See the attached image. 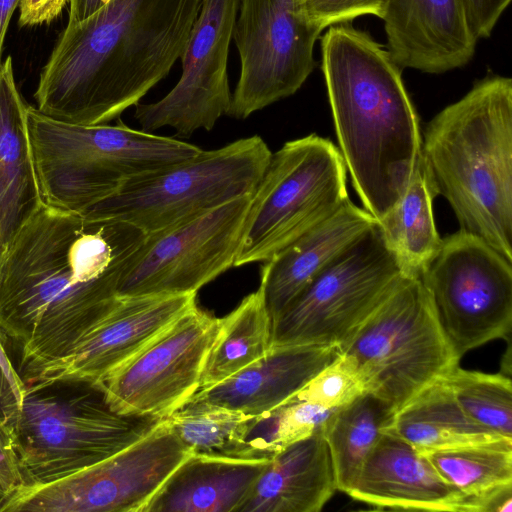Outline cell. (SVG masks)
Returning <instances> with one entry per match:
<instances>
[{
	"label": "cell",
	"instance_id": "obj_3",
	"mask_svg": "<svg viewBox=\"0 0 512 512\" xmlns=\"http://www.w3.org/2000/svg\"><path fill=\"white\" fill-rule=\"evenodd\" d=\"M321 56L339 150L364 209L379 222L421 162L417 112L400 66L368 33L332 25Z\"/></svg>",
	"mask_w": 512,
	"mask_h": 512
},
{
	"label": "cell",
	"instance_id": "obj_27",
	"mask_svg": "<svg viewBox=\"0 0 512 512\" xmlns=\"http://www.w3.org/2000/svg\"><path fill=\"white\" fill-rule=\"evenodd\" d=\"M271 326L259 287L230 314L220 319L198 391L224 381L264 356L270 350Z\"/></svg>",
	"mask_w": 512,
	"mask_h": 512
},
{
	"label": "cell",
	"instance_id": "obj_34",
	"mask_svg": "<svg viewBox=\"0 0 512 512\" xmlns=\"http://www.w3.org/2000/svg\"><path fill=\"white\" fill-rule=\"evenodd\" d=\"M331 410L306 401H289L276 408V442L280 450L311 435Z\"/></svg>",
	"mask_w": 512,
	"mask_h": 512
},
{
	"label": "cell",
	"instance_id": "obj_35",
	"mask_svg": "<svg viewBox=\"0 0 512 512\" xmlns=\"http://www.w3.org/2000/svg\"><path fill=\"white\" fill-rule=\"evenodd\" d=\"M469 28L477 40L491 35L511 0H461Z\"/></svg>",
	"mask_w": 512,
	"mask_h": 512
},
{
	"label": "cell",
	"instance_id": "obj_5",
	"mask_svg": "<svg viewBox=\"0 0 512 512\" xmlns=\"http://www.w3.org/2000/svg\"><path fill=\"white\" fill-rule=\"evenodd\" d=\"M163 419L116 411L99 383H26L15 430L23 486L50 483L90 467L140 440Z\"/></svg>",
	"mask_w": 512,
	"mask_h": 512
},
{
	"label": "cell",
	"instance_id": "obj_18",
	"mask_svg": "<svg viewBox=\"0 0 512 512\" xmlns=\"http://www.w3.org/2000/svg\"><path fill=\"white\" fill-rule=\"evenodd\" d=\"M347 494L382 508L471 512L468 498L445 482L421 452L387 428Z\"/></svg>",
	"mask_w": 512,
	"mask_h": 512
},
{
	"label": "cell",
	"instance_id": "obj_37",
	"mask_svg": "<svg viewBox=\"0 0 512 512\" xmlns=\"http://www.w3.org/2000/svg\"><path fill=\"white\" fill-rule=\"evenodd\" d=\"M0 368L9 380L21 405L26 391V384L18 374L3 337L0 335Z\"/></svg>",
	"mask_w": 512,
	"mask_h": 512
},
{
	"label": "cell",
	"instance_id": "obj_1",
	"mask_svg": "<svg viewBox=\"0 0 512 512\" xmlns=\"http://www.w3.org/2000/svg\"><path fill=\"white\" fill-rule=\"evenodd\" d=\"M147 234L134 225L42 204L0 262V335L29 381L120 301Z\"/></svg>",
	"mask_w": 512,
	"mask_h": 512
},
{
	"label": "cell",
	"instance_id": "obj_36",
	"mask_svg": "<svg viewBox=\"0 0 512 512\" xmlns=\"http://www.w3.org/2000/svg\"><path fill=\"white\" fill-rule=\"evenodd\" d=\"M70 0H21V26H34L54 20Z\"/></svg>",
	"mask_w": 512,
	"mask_h": 512
},
{
	"label": "cell",
	"instance_id": "obj_26",
	"mask_svg": "<svg viewBox=\"0 0 512 512\" xmlns=\"http://www.w3.org/2000/svg\"><path fill=\"white\" fill-rule=\"evenodd\" d=\"M392 415L393 412L369 392L329 412L321 427L337 490L347 494L352 489Z\"/></svg>",
	"mask_w": 512,
	"mask_h": 512
},
{
	"label": "cell",
	"instance_id": "obj_32",
	"mask_svg": "<svg viewBox=\"0 0 512 512\" xmlns=\"http://www.w3.org/2000/svg\"><path fill=\"white\" fill-rule=\"evenodd\" d=\"M20 410L21 403L0 368V489L7 498L23 486L15 453V430Z\"/></svg>",
	"mask_w": 512,
	"mask_h": 512
},
{
	"label": "cell",
	"instance_id": "obj_10",
	"mask_svg": "<svg viewBox=\"0 0 512 512\" xmlns=\"http://www.w3.org/2000/svg\"><path fill=\"white\" fill-rule=\"evenodd\" d=\"M420 277L459 358L510 335L511 262L482 239L462 230L443 238Z\"/></svg>",
	"mask_w": 512,
	"mask_h": 512
},
{
	"label": "cell",
	"instance_id": "obj_13",
	"mask_svg": "<svg viewBox=\"0 0 512 512\" xmlns=\"http://www.w3.org/2000/svg\"><path fill=\"white\" fill-rule=\"evenodd\" d=\"M250 198L147 235L119 283L118 297L197 293L234 267Z\"/></svg>",
	"mask_w": 512,
	"mask_h": 512
},
{
	"label": "cell",
	"instance_id": "obj_41",
	"mask_svg": "<svg viewBox=\"0 0 512 512\" xmlns=\"http://www.w3.org/2000/svg\"><path fill=\"white\" fill-rule=\"evenodd\" d=\"M4 252H5V247H4L3 243H2L1 236H0V262H1V259H2L3 255H4Z\"/></svg>",
	"mask_w": 512,
	"mask_h": 512
},
{
	"label": "cell",
	"instance_id": "obj_28",
	"mask_svg": "<svg viewBox=\"0 0 512 512\" xmlns=\"http://www.w3.org/2000/svg\"><path fill=\"white\" fill-rule=\"evenodd\" d=\"M253 415L186 403L166 421L190 454L254 460L250 445Z\"/></svg>",
	"mask_w": 512,
	"mask_h": 512
},
{
	"label": "cell",
	"instance_id": "obj_6",
	"mask_svg": "<svg viewBox=\"0 0 512 512\" xmlns=\"http://www.w3.org/2000/svg\"><path fill=\"white\" fill-rule=\"evenodd\" d=\"M271 153L258 135L201 150L190 159L124 179L114 193L83 213L154 234L250 196Z\"/></svg>",
	"mask_w": 512,
	"mask_h": 512
},
{
	"label": "cell",
	"instance_id": "obj_24",
	"mask_svg": "<svg viewBox=\"0 0 512 512\" xmlns=\"http://www.w3.org/2000/svg\"><path fill=\"white\" fill-rule=\"evenodd\" d=\"M386 428L420 452L504 438L471 420L443 378L394 412Z\"/></svg>",
	"mask_w": 512,
	"mask_h": 512
},
{
	"label": "cell",
	"instance_id": "obj_20",
	"mask_svg": "<svg viewBox=\"0 0 512 512\" xmlns=\"http://www.w3.org/2000/svg\"><path fill=\"white\" fill-rule=\"evenodd\" d=\"M377 223L349 199L262 265L260 288L271 323L336 257Z\"/></svg>",
	"mask_w": 512,
	"mask_h": 512
},
{
	"label": "cell",
	"instance_id": "obj_21",
	"mask_svg": "<svg viewBox=\"0 0 512 512\" xmlns=\"http://www.w3.org/2000/svg\"><path fill=\"white\" fill-rule=\"evenodd\" d=\"M336 490L332 461L320 426L268 461L238 512H319Z\"/></svg>",
	"mask_w": 512,
	"mask_h": 512
},
{
	"label": "cell",
	"instance_id": "obj_33",
	"mask_svg": "<svg viewBox=\"0 0 512 512\" xmlns=\"http://www.w3.org/2000/svg\"><path fill=\"white\" fill-rule=\"evenodd\" d=\"M302 17L320 31L357 17L373 15L382 19L387 0H294Z\"/></svg>",
	"mask_w": 512,
	"mask_h": 512
},
{
	"label": "cell",
	"instance_id": "obj_40",
	"mask_svg": "<svg viewBox=\"0 0 512 512\" xmlns=\"http://www.w3.org/2000/svg\"><path fill=\"white\" fill-rule=\"evenodd\" d=\"M7 499V496L5 495V493L0 489V508L2 506V504L5 502V500Z\"/></svg>",
	"mask_w": 512,
	"mask_h": 512
},
{
	"label": "cell",
	"instance_id": "obj_14",
	"mask_svg": "<svg viewBox=\"0 0 512 512\" xmlns=\"http://www.w3.org/2000/svg\"><path fill=\"white\" fill-rule=\"evenodd\" d=\"M220 319L197 305L135 357L98 382L123 414L166 418L198 391Z\"/></svg>",
	"mask_w": 512,
	"mask_h": 512
},
{
	"label": "cell",
	"instance_id": "obj_8",
	"mask_svg": "<svg viewBox=\"0 0 512 512\" xmlns=\"http://www.w3.org/2000/svg\"><path fill=\"white\" fill-rule=\"evenodd\" d=\"M340 150L315 134L271 156L251 194L234 267L270 260L349 198Z\"/></svg>",
	"mask_w": 512,
	"mask_h": 512
},
{
	"label": "cell",
	"instance_id": "obj_7",
	"mask_svg": "<svg viewBox=\"0 0 512 512\" xmlns=\"http://www.w3.org/2000/svg\"><path fill=\"white\" fill-rule=\"evenodd\" d=\"M338 352L354 360L367 392L393 413L460 360L420 276L404 277Z\"/></svg>",
	"mask_w": 512,
	"mask_h": 512
},
{
	"label": "cell",
	"instance_id": "obj_11",
	"mask_svg": "<svg viewBox=\"0 0 512 512\" xmlns=\"http://www.w3.org/2000/svg\"><path fill=\"white\" fill-rule=\"evenodd\" d=\"M189 454L164 418L140 440L90 467L20 487L0 512H142Z\"/></svg>",
	"mask_w": 512,
	"mask_h": 512
},
{
	"label": "cell",
	"instance_id": "obj_29",
	"mask_svg": "<svg viewBox=\"0 0 512 512\" xmlns=\"http://www.w3.org/2000/svg\"><path fill=\"white\" fill-rule=\"evenodd\" d=\"M420 452V451H419ZM449 485L472 500L512 484V439L421 451Z\"/></svg>",
	"mask_w": 512,
	"mask_h": 512
},
{
	"label": "cell",
	"instance_id": "obj_31",
	"mask_svg": "<svg viewBox=\"0 0 512 512\" xmlns=\"http://www.w3.org/2000/svg\"><path fill=\"white\" fill-rule=\"evenodd\" d=\"M366 392V382L354 360L338 352V355L289 401H306L327 410H334Z\"/></svg>",
	"mask_w": 512,
	"mask_h": 512
},
{
	"label": "cell",
	"instance_id": "obj_4",
	"mask_svg": "<svg viewBox=\"0 0 512 512\" xmlns=\"http://www.w3.org/2000/svg\"><path fill=\"white\" fill-rule=\"evenodd\" d=\"M421 159L460 230L512 262V79L477 81L426 126Z\"/></svg>",
	"mask_w": 512,
	"mask_h": 512
},
{
	"label": "cell",
	"instance_id": "obj_22",
	"mask_svg": "<svg viewBox=\"0 0 512 512\" xmlns=\"http://www.w3.org/2000/svg\"><path fill=\"white\" fill-rule=\"evenodd\" d=\"M11 57L0 66V236L5 247L43 204Z\"/></svg>",
	"mask_w": 512,
	"mask_h": 512
},
{
	"label": "cell",
	"instance_id": "obj_9",
	"mask_svg": "<svg viewBox=\"0 0 512 512\" xmlns=\"http://www.w3.org/2000/svg\"><path fill=\"white\" fill-rule=\"evenodd\" d=\"M407 275L378 222L326 266L271 326V348L344 344Z\"/></svg>",
	"mask_w": 512,
	"mask_h": 512
},
{
	"label": "cell",
	"instance_id": "obj_15",
	"mask_svg": "<svg viewBox=\"0 0 512 512\" xmlns=\"http://www.w3.org/2000/svg\"><path fill=\"white\" fill-rule=\"evenodd\" d=\"M240 0H203L180 57L182 74L159 101L135 105L141 130L170 127L188 137L198 129L210 131L231 102L228 54Z\"/></svg>",
	"mask_w": 512,
	"mask_h": 512
},
{
	"label": "cell",
	"instance_id": "obj_2",
	"mask_svg": "<svg viewBox=\"0 0 512 512\" xmlns=\"http://www.w3.org/2000/svg\"><path fill=\"white\" fill-rule=\"evenodd\" d=\"M203 0H108L68 24L35 92L43 115L107 124L135 106L180 59Z\"/></svg>",
	"mask_w": 512,
	"mask_h": 512
},
{
	"label": "cell",
	"instance_id": "obj_17",
	"mask_svg": "<svg viewBox=\"0 0 512 512\" xmlns=\"http://www.w3.org/2000/svg\"><path fill=\"white\" fill-rule=\"evenodd\" d=\"M387 49L401 69L443 73L466 65L477 39L461 0H387Z\"/></svg>",
	"mask_w": 512,
	"mask_h": 512
},
{
	"label": "cell",
	"instance_id": "obj_39",
	"mask_svg": "<svg viewBox=\"0 0 512 512\" xmlns=\"http://www.w3.org/2000/svg\"><path fill=\"white\" fill-rule=\"evenodd\" d=\"M21 0H0V66L3 43L10 19Z\"/></svg>",
	"mask_w": 512,
	"mask_h": 512
},
{
	"label": "cell",
	"instance_id": "obj_16",
	"mask_svg": "<svg viewBox=\"0 0 512 512\" xmlns=\"http://www.w3.org/2000/svg\"><path fill=\"white\" fill-rule=\"evenodd\" d=\"M194 306L196 293L120 297L107 316L26 383L51 380L98 383Z\"/></svg>",
	"mask_w": 512,
	"mask_h": 512
},
{
	"label": "cell",
	"instance_id": "obj_23",
	"mask_svg": "<svg viewBox=\"0 0 512 512\" xmlns=\"http://www.w3.org/2000/svg\"><path fill=\"white\" fill-rule=\"evenodd\" d=\"M268 461L189 454L142 512H238Z\"/></svg>",
	"mask_w": 512,
	"mask_h": 512
},
{
	"label": "cell",
	"instance_id": "obj_38",
	"mask_svg": "<svg viewBox=\"0 0 512 512\" xmlns=\"http://www.w3.org/2000/svg\"><path fill=\"white\" fill-rule=\"evenodd\" d=\"M108 0H70L68 24L77 23L97 9Z\"/></svg>",
	"mask_w": 512,
	"mask_h": 512
},
{
	"label": "cell",
	"instance_id": "obj_25",
	"mask_svg": "<svg viewBox=\"0 0 512 512\" xmlns=\"http://www.w3.org/2000/svg\"><path fill=\"white\" fill-rule=\"evenodd\" d=\"M435 196L421 159L402 197L378 222L407 276H421L441 247L433 216Z\"/></svg>",
	"mask_w": 512,
	"mask_h": 512
},
{
	"label": "cell",
	"instance_id": "obj_30",
	"mask_svg": "<svg viewBox=\"0 0 512 512\" xmlns=\"http://www.w3.org/2000/svg\"><path fill=\"white\" fill-rule=\"evenodd\" d=\"M443 379L471 420L512 439V383L507 375L466 370L457 365Z\"/></svg>",
	"mask_w": 512,
	"mask_h": 512
},
{
	"label": "cell",
	"instance_id": "obj_19",
	"mask_svg": "<svg viewBox=\"0 0 512 512\" xmlns=\"http://www.w3.org/2000/svg\"><path fill=\"white\" fill-rule=\"evenodd\" d=\"M337 355L332 346L271 348L224 381L197 391L187 403L260 415L291 400Z\"/></svg>",
	"mask_w": 512,
	"mask_h": 512
},
{
	"label": "cell",
	"instance_id": "obj_12",
	"mask_svg": "<svg viewBox=\"0 0 512 512\" xmlns=\"http://www.w3.org/2000/svg\"><path fill=\"white\" fill-rule=\"evenodd\" d=\"M321 32L294 0H240L232 36L240 76L226 115L245 119L296 93L315 67Z\"/></svg>",
	"mask_w": 512,
	"mask_h": 512
}]
</instances>
